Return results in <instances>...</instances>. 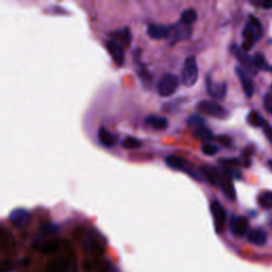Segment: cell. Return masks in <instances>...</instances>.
Returning <instances> with one entry per match:
<instances>
[{"label": "cell", "mask_w": 272, "mask_h": 272, "mask_svg": "<svg viewBox=\"0 0 272 272\" xmlns=\"http://www.w3.org/2000/svg\"><path fill=\"white\" fill-rule=\"evenodd\" d=\"M197 109L201 113L206 114V115L217 117L220 119L226 118L227 116V112L225 107L214 101H207V100L200 101L197 105Z\"/></svg>", "instance_id": "cell-5"}, {"label": "cell", "mask_w": 272, "mask_h": 272, "mask_svg": "<svg viewBox=\"0 0 272 272\" xmlns=\"http://www.w3.org/2000/svg\"><path fill=\"white\" fill-rule=\"evenodd\" d=\"M43 235H54L58 234L60 231V227L54 224H46L41 228Z\"/></svg>", "instance_id": "cell-32"}, {"label": "cell", "mask_w": 272, "mask_h": 272, "mask_svg": "<svg viewBox=\"0 0 272 272\" xmlns=\"http://www.w3.org/2000/svg\"><path fill=\"white\" fill-rule=\"evenodd\" d=\"M211 212L214 217V224L217 232L223 231L227 220V214L224 206L221 205L218 201H213L211 203Z\"/></svg>", "instance_id": "cell-8"}, {"label": "cell", "mask_w": 272, "mask_h": 272, "mask_svg": "<svg viewBox=\"0 0 272 272\" xmlns=\"http://www.w3.org/2000/svg\"><path fill=\"white\" fill-rule=\"evenodd\" d=\"M262 34H263V27L261 21L254 16H250L245 29H243V32H242V37H243L242 50H245L246 52H248L249 50L253 47L255 42H257L262 38Z\"/></svg>", "instance_id": "cell-1"}, {"label": "cell", "mask_w": 272, "mask_h": 272, "mask_svg": "<svg viewBox=\"0 0 272 272\" xmlns=\"http://www.w3.org/2000/svg\"><path fill=\"white\" fill-rule=\"evenodd\" d=\"M14 269V264L10 261H0V272H10Z\"/></svg>", "instance_id": "cell-35"}, {"label": "cell", "mask_w": 272, "mask_h": 272, "mask_svg": "<svg viewBox=\"0 0 272 272\" xmlns=\"http://www.w3.org/2000/svg\"><path fill=\"white\" fill-rule=\"evenodd\" d=\"M61 248L60 240H50L42 246V251L46 254H53L59 251Z\"/></svg>", "instance_id": "cell-26"}, {"label": "cell", "mask_w": 272, "mask_h": 272, "mask_svg": "<svg viewBox=\"0 0 272 272\" xmlns=\"http://www.w3.org/2000/svg\"><path fill=\"white\" fill-rule=\"evenodd\" d=\"M218 139H219V141L223 142V144H224L225 146H227V147H231V146H232V145H231V144H232V140H231L230 137H228V136L224 135V136H221V137H219Z\"/></svg>", "instance_id": "cell-37"}, {"label": "cell", "mask_w": 272, "mask_h": 272, "mask_svg": "<svg viewBox=\"0 0 272 272\" xmlns=\"http://www.w3.org/2000/svg\"><path fill=\"white\" fill-rule=\"evenodd\" d=\"M264 106L270 114H272V95L267 94L264 97Z\"/></svg>", "instance_id": "cell-36"}, {"label": "cell", "mask_w": 272, "mask_h": 272, "mask_svg": "<svg viewBox=\"0 0 272 272\" xmlns=\"http://www.w3.org/2000/svg\"><path fill=\"white\" fill-rule=\"evenodd\" d=\"M105 46L109 50V53L112 56V59L114 61V63L116 64L118 66H123L125 64V50L124 47L121 46L120 44L116 41L114 40H107L105 42Z\"/></svg>", "instance_id": "cell-7"}, {"label": "cell", "mask_w": 272, "mask_h": 272, "mask_svg": "<svg viewBox=\"0 0 272 272\" xmlns=\"http://www.w3.org/2000/svg\"><path fill=\"white\" fill-rule=\"evenodd\" d=\"M271 71H272V69H271Z\"/></svg>", "instance_id": "cell-42"}, {"label": "cell", "mask_w": 272, "mask_h": 272, "mask_svg": "<svg viewBox=\"0 0 272 272\" xmlns=\"http://www.w3.org/2000/svg\"><path fill=\"white\" fill-rule=\"evenodd\" d=\"M47 272H68L71 268V260L68 257H55L47 264Z\"/></svg>", "instance_id": "cell-10"}, {"label": "cell", "mask_w": 272, "mask_h": 272, "mask_svg": "<svg viewBox=\"0 0 272 272\" xmlns=\"http://www.w3.org/2000/svg\"><path fill=\"white\" fill-rule=\"evenodd\" d=\"M140 146H141V141L135 137H130V136H129V137H126L123 140V147L126 149H129V150L137 149Z\"/></svg>", "instance_id": "cell-31"}, {"label": "cell", "mask_w": 272, "mask_h": 272, "mask_svg": "<svg viewBox=\"0 0 272 272\" xmlns=\"http://www.w3.org/2000/svg\"><path fill=\"white\" fill-rule=\"evenodd\" d=\"M206 89L207 91L210 92V95L214 97L215 99H224L227 94V84L224 83H217L213 81L211 78H207L206 80Z\"/></svg>", "instance_id": "cell-13"}, {"label": "cell", "mask_w": 272, "mask_h": 272, "mask_svg": "<svg viewBox=\"0 0 272 272\" xmlns=\"http://www.w3.org/2000/svg\"><path fill=\"white\" fill-rule=\"evenodd\" d=\"M187 125L192 129V130H196L198 128H201L205 126V120L202 116L200 115H191L187 119Z\"/></svg>", "instance_id": "cell-29"}, {"label": "cell", "mask_w": 272, "mask_h": 272, "mask_svg": "<svg viewBox=\"0 0 272 272\" xmlns=\"http://www.w3.org/2000/svg\"><path fill=\"white\" fill-rule=\"evenodd\" d=\"M247 121L249 123V125H251L252 127H266L267 126L266 120H265L261 114L256 111H252L248 114Z\"/></svg>", "instance_id": "cell-24"}, {"label": "cell", "mask_w": 272, "mask_h": 272, "mask_svg": "<svg viewBox=\"0 0 272 272\" xmlns=\"http://www.w3.org/2000/svg\"><path fill=\"white\" fill-rule=\"evenodd\" d=\"M192 135H194L196 138L204 140V141L212 140L213 137H214L213 132L210 130L209 128H206L205 126L201 127V128H198V129H196V130L192 131Z\"/></svg>", "instance_id": "cell-25"}, {"label": "cell", "mask_w": 272, "mask_h": 272, "mask_svg": "<svg viewBox=\"0 0 272 272\" xmlns=\"http://www.w3.org/2000/svg\"><path fill=\"white\" fill-rule=\"evenodd\" d=\"M259 203L263 209H272V191L266 190L262 192L259 197Z\"/></svg>", "instance_id": "cell-28"}, {"label": "cell", "mask_w": 272, "mask_h": 272, "mask_svg": "<svg viewBox=\"0 0 272 272\" xmlns=\"http://www.w3.org/2000/svg\"><path fill=\"white\" fill-rule=\"evenodd\" d=\"M236 74H237L240 83L242 85V90L245 91V94L247 97H251L254 92V83L252 78L250 77L248 74V71L246 69H243L242 67L237 66L236 67Z\"/></svg>", "instance_id": "cell-11"}, {"label": "cell", "mask_w": 272, "mask_h": 272, "mask_svg": "<svg viewBox=\"0 0 272 272\" xmlns=\"http://www.w3.org/2000/svg\"><path fill=\"white\" fill-rule=\"evenodd\" d=\"M98 139L103 147L106 148H112L113 146L116 145L117 141V136L112 133L111 131L107 130L105 128H100L98 131Z\"/></svg>", "instance_id": "cell-16"}, {"label": "cell", "mask_w": 272, "mask_h": 272, "mask_svg": "<svg viewBox=\"0 0 272 272\" xmlns=\"http://www.w3.org/2000/svg\"><path fill=\"white\" fill-rule=\"evenodd\" d=\"M269 225H270V227H272V216L269 218Z\"/></svg>", "instance_id": "cell-39"}, {"label": "cell", "mask_w": 272, "mask_h": 272, "mask_svg": "<svg viewBox=\"0 0 272 272\" xmlns=\"http://www.w3.org/2000/svg\"><path fill=\"white\" fill-rule=\"evenodd\" d=\"M84 268L88 272H109V263L104 261H89L85 263Z\"/></svg>", "instance_id": "cell-22"}, {"label": "cell", "mask_w": 272, "mask_h": 272, "mask_svg": "<svg viewBox=\"0 0 272 272\" xmlns=\"http://www.w3.org/2000/svg\"><path fill=\"white\" fill-rule=\"evenodd\" d=\"M200 173H201L206 180L213 185H218L220 184V179H221V173L217 170V168L212 167V166H204L200 168Z\"/></svg>", "instance_id": "cell-19"}, {"label": "cell", "mask_w": 272, "mask_h": 272, "mask_svg": "<svg viewBox=\"0 0 272 272\" xmlns=\"http://www.w3.org/2000/svg\"><path fill=\"white\" fill-rule=\"evenodd\" d=\"M219 186L224 189L226 195L228 198L232 200H234L236 198V191L234 188L233 179L230 176H227L226 173H224V171H221V179H220Z\"/></svg>", "instance_id": "cell-18"}, {"label": "cell", "mask_w": 272, "mask_h": 272, "mask_svg": "<svg viewBox=\"0 0 272 272\" xmlns=\"http://www.w3.org/2000/svg\"><path fill=\"white\" fill-rule=\"evenodd\" d=\"M250 3L260 6L264 9H271L272 8V0H254V1H250Z\"/></svg>", "instance_id": "cell-34"}, {"label": "cell", "mask_w": 272, "mask_h": 272, "mask_svg": "<svg viewBox=\"0 0 272 272\" xmlns=\"http://www.w3.org/2000/svg\"><path fill=\"white\" fill-rule=\"evenodd\" d=\"M199 68L195 56H189L185 60L182 70V82L185 87L190 88L198 81Z\"/></svg>", "instance_id": "cell-2"}, {"label": "cell", "mask_w": 272, "mask_h": 272, "mask_svg": "<svg viewBox=\"0 0 272 272\" xmlns=\"http://www.w3.org/2000/svg\"><path fill=\"white\" fill-rule=\"evenodd\" d=\"M191 35V28L188 25H185L183 23H179L174 26L169 27L168 38L171 44H175L177 42L187 40Z\"/></svg>", "instance_id": "cell-6"}, {"label": "cell", "mask_w": 272, "mask_h": 272, "mask_svg": "<svg viewBox=\"0 0 272 272\" xmlns=\"http://www.w3.org/2000/svg\"><path fill=\"white\" fill-rule=\"evenodd\" d=\"M247 238L253 245L263 246L267 241V234L262 228H255V230H252L248 233Z\"/></svg>", "instance_id": "cell-21"}, {"label": "cell", "mask_w": 272, "mask_h": 272, "mask_svg": "<svg viewBox=\"0 0 272 272\" xmlns=\"http://www.w3.org/2000/svg\"><path fill=\"white\" fill-rule=\"evenodd\" d=\"M265 132H266L269 139L272 141V128H269L268 126H266V127H265Z\"/></svg>", "instance_id": "cell-38"}, {"label": "cell", "mask_w": 272, "mask_h": 272, "mask_svg": "<svg viewBox=\"0 0 272 272\" xmlns=\"http://www.w3.org/2000/svg\"><path fill=\"white\" fill-rule=\"evenodd\" d=\"M201 149H202V152L206 155H215L218 152V150H219L216 145L210 144V142H205Z\"/></svg>", "instance_id": "cell-33"}, {"label": "cell", "mask_w": 272, "mask_h": 272, "mask_svg": "<svg viewBox=\"0 0 272 272\" xmlns=\"http://www.w3.org/2000/svg\"><path fill=\"white\" fill-rule=\"evenodd\" d=\"M112 40L116 41L118 44H120L123 47H129L130 46V43L132 41V33L128 27L121 28L116 31L111 32Z\"/></svg>", "instance_id": "cell-15"}, {"label": "cell", "mask_w": 272, "mask_h": 272, "mask_svg": "<svg viewBox=\"0 0 272 272\" xmlns=\"http://www.w3.org/2000/svg\"><path fill=\"white\" fill-rule=\"evenodd\" d=\"M271 89H272V85H271Z\"/></svg>", "instance_id": "cell-41"}, {"label": "cell", "mask_w": 272, "mask_h": 272, "mask_svg": "<svg viewBox=\"0 0 272 272\" xmlns=\"http://www.w3.org/2000/svg\"><path fill=\"white\" fill-rule=\"evenodd\" d=\"M166 164L170 168H173L175 170L185 171V173H187L190 176L194 177L196 180H200V176L197 174V171L195 169H192L191 164L186 160H184L181 156L169 155L166 159Z\"/></svg>", "instance_id": "cell-4"}, {"label": "cell", "mask_w": 272, "mask_h": 272, "mask_svg": "<svg viewBox=\"0 0 272 272\" xmlns=\"http://www.w3.org/2000/svg\"><path fill=\"white\" fill-rule=\"evenodd\" d=\"M30 213L25 209H16L11 212L9 220L13 226L17 227H26L30 221Z\"/></svg>", "instance_id": "cell-12"}, {"label": "cell", "mask_w": 272, "mask_h": 272, "mask_svg": "<svg viewBox=\"0 0 272 272\" xmlns=\"http://www.w3.org/2000/svg\"><path fill=\"white\" fill-rule=\"evenodd\" d=\"M81 245L88 252H97L102 249V245L99 239H97V234L91 232H85L82 234Z\"/></svg>", "instance_id": "cell-9"}, {"label": "cell", "mask_w": 272, "mask_h": 272, "mask_svg": "<svg viewBox=\"0 0 272 272\" xmlns=\"http://www.w3.org/2000/svg\"><path fill=\"white\" fill-rule=\"evenodd\" d=\"M146 125L151 127L154 130H165L168 127L167 119L155 115H150L146 118Z\"/></svg>", "instance_id": "cell-23"}, {"label": "cell", "mask_w": 272, "mask_h": 272, "mask_svg": "<svg viewBox=\"0 0 272 272\" xmlns=\"http://www.w3.org/2000/svg\"><path fill=\"white\" fill-rule=\"evenodd\" d=\"M179 88V79L174 74L164 75L157 83V92L162 97L171 96Z\"/></svg>", "instance_id": "cell-3"}, {"label": "cell", "mask_w": 272, "mask_h": 272, "mask_svg": "<svg viewBox=\"0 0 272 272\" xmlns=\"http://www.w3.org/2000/svg\"><path fill=\"white\" fill-rule=\"evenodd\" d=\"M198 18V14L194 9H188L185 10L182 15H181V23L185 24V25H191L192 23H195Z\"/></svg>", "instance_id": "cell-27"}, {"label": "cell", "mask_w": 272, "mask_h": 272, "mask_svg": "<svg viewBox=\"0 0 272 272\" xmlns=\"http://www.w3.org/2000/svg\"><path fill=\"white\" fill-rule=\"evenodd\" d=\"M168 32H169V27H166L164 25H156L151 24L149 25L147 33L150 38L152 40H163L168 38Z\"/></svg>", "instance_id": "cell-17"}, {"label": "cell", "mask_w": 272, "mask_h": 272, "mask_svg": "<svg viewBox=\"0 0 272 272\" xmlns=\"http://www.w3.org/2000/svg\"><path fill=\"white\" fill-rule=\"evenodd\" d=\"M231 51L236 56V58H237L243 64V65L247 66L249 69L254 68L253 60H251L250 55L248 54V52L245 51V50H242L241 48H239L238 46H236V45H232L231 46Z\"/></svg>", "instance_id": "cell-20"}, {"label": "cell", "mask_w": 272, "mask_h": 272, "mask_svg": "<svg viewBox=\"0 0 272 272\" xmlns=\"http://www.w3.org/2000/svg\"><path fill=\"white\" fill-rule=\"evenodd\" d=\"M269 166H270L271 169H272V161H269Z\"/></svg>", "instance_id": "cell-40"}, {"label": "cell", "mask_w": 272, "mask_h": 272, "mask_svg": "<svg viewBox=\"0 0 272 272\" xmlns=\"http://www.w3.org/2000/svg\"><path fill=\"white\" fill-rule=\"evenodd\" d=\"M249 230V221L246 217L243 216H238L235 217L232 220L231 224V231L235 236H241L246 235Z\"/></svg>", "instance_id": "cell-14"}, {"label": "cell", "mask_w": 272, "mask_h": 272, "mask_svg": "<svg viewBox=\"0 0 272 272\" xmlns=\"http://www.w3.org/2000/svg\"><path fill=\"white\" fill-rule=\"evenodd\" d=\"M253 66L257 69H265V70H270L269 68H271L268 66L266 60H265V56L262 53L255 54L253 59Z\"/></svg>", "instance_id": "cell-30"}]
</instances>
